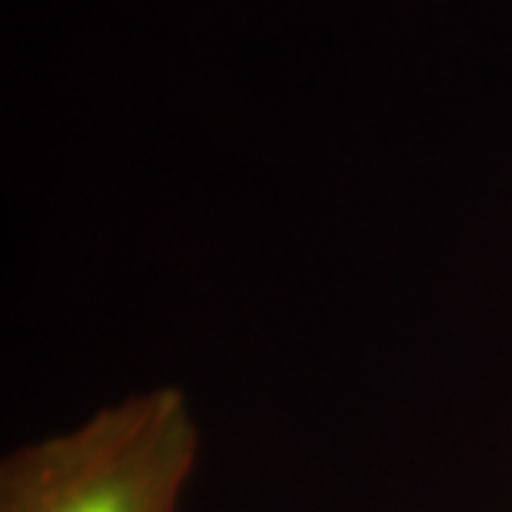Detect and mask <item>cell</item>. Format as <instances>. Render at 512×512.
<instances>
[{"label":"cell","instance_id":"1","mask_svg":"<svg viewBox=\"0 0 512 512\" xmlns=\"http://www.w3.org/2000/svg\"><path fill=\"white\" fill-rule=\"evenodd\" d=\"M200 430L177 387H157L0 464V512H180Z\"/></svg>","mask_w":512,"mask_h":512}]
</instances>
